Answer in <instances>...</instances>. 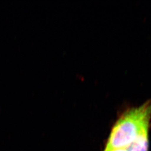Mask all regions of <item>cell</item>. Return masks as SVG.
Wrapping results in <instances>:
<instances>
[{"instance_id":"6da1fadb","label":"cell","mask_w":151,"mask_h":151,"mask_svg":"<svg viewBox=\"0 0 151 151\" xmlns=\"http://www.w3.org/2000/svg\"><path fill=\"white\" fill-rule=\"evenodd\" d=\"M151 118V99L125 111L114 125L106 149L129 148L142 130L150 126Z\"/></svg>"},{"instance_id":"7a4b0ae2","label":"cell","mask_w":151,"mask_h":151,"mask_svg":"<svg viewBox=\"0 0 151 151\" xmlns=\"http://www.w3.org/2000/svg\"><path fill=\"white\" fill-rule=\"evenodd\" d=\"M149 127L150 126H148L142 130L135 140L130 146L129 151H148Z\"/></svg>"},{"instance_id":"3957f363","label":"cell","mask_w":151,"mask_h":151,"mask_svg":"<svg viewBox=\"0 0 151 151\" xmlns=\"http://www.w3.org/2000/svg\"><path fill=\"white\" fill-rule=\"evenodd\" d=\"M104 151H129V148H115V149H106Z\"/></svg>"}]
</instances>
